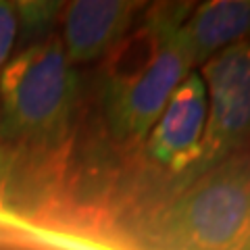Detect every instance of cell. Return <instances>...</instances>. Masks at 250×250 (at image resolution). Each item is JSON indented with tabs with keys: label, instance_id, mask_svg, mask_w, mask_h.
Instances as JSON below:
<instances>
[{
	"label": "cell",
	"instance_id": "cell-1",
	"mask_svg": "<svg viewBox=\"0 0 250 250\" xmlns=\"http://www.w3.org/2000/svg\"><path fill=\"white\" fill-rule=\"evenodd\" d=\"M192 6V2L154 4L140 27L108 52L100 111L106 144L119 159L117 165L144 144L177 85L190 75L194 62L179 44L177 29Z\"/></svg>",
	"mask_w": 250,
	"mask_h": 250
},
{
	"label": "cell",
	"instance_id": "cell-2",
	"mask_svg": "<svg viewBox=\"0 0 250 250\" xmlns=\"http://www.w3.org/2000/svg\"><path fill=\"white\" fill-rule=\"evenodd\" d=\"M250 144L202 171L129 240L131 250H246Z\"/></svg>",
	"mask_w": 250,
	"mask_h": 250
},
{
	"label": "cell",
	"instance_id": "cell-3",
	"mask_svg": "<svg viewBox=\"0 0 250 250\" xmlns=\"http://www.w3.org/2000/svg\"><path fill=\"white\" fill-rule=\"evenodd\" d=\"M202 75L207 125L200 159L188 184L250 144V42L229 46L208 59L202 65Z\"/></svg>",
	"mask_w": 250,
	"mask_h": 250
},
{
	"label": "cell",
	"instance_id": "cell-4",
	"mask_svg": "<svg viewBox=\"0 0 250 250\" xmlns=\"http://www.w3.org/2000/svg\"><path fill=\"white\" fill-rule=\"evenodd\" d=\"M142 6V2L125 0H77L65 4L61 44L69 65L108 54L127 36Z\"/></svg>",
	"mask_w": 250,
	"mask_h": 250
},
{
	"label": "cell",
	"instance_id": "cell-5",
	"mask_svg": "<svg viewBox=\"0 0 250 250\" xmlns=\"http://www.w3.org/2000/svg\"><path fill=\"white\" fill-rule=\"evenodd\" d=\"M179 44L192 62H205L229 46L248 42L250 2L248 0H213L192 9L177 29Z\"/></svg>",
	"mask_w": 250,
	"mask_h": 250
},
{
	"label": "cell",
	"instance_id": "cell-6",
	"mask_svg": "<svg viewBox=\"0 0 250 250\" xmlns=\"http://www.w3.org/2000/svg\"><path fill=\"white\" fill-rule=\"evenodd\" d=\"M19 27V11L11 2H0V69L11 54Z\"/></svg>",
	"mask_w": 250,
	"mask_h": 250
},
{
	"label": "cell",
	"instance_id": "cell-7",
	"mask_svg": "<svg viewBox=\"0 0 250 250\" xmlns=\"http://www.w3.org/2000/svg\"><path fill=\"white\" fill-rule=\"evenodd\" d=\"M246 250H250V244H248V246H246Z\"/></svg>",
	"mask_w": 250,
	"mask_h": 250
}]
</instances>
